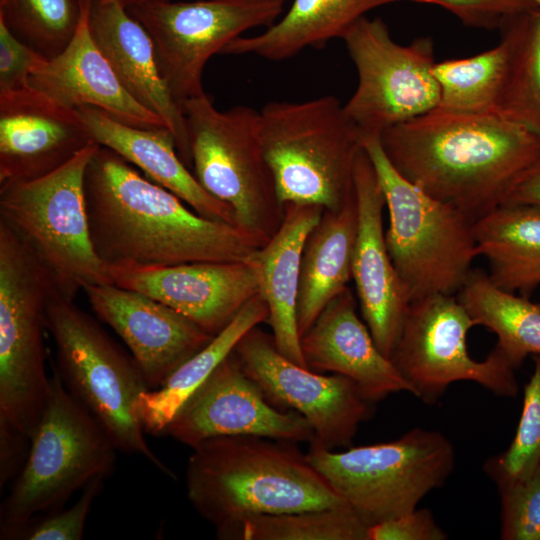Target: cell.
Returning <instances> with one entry per match:
<instances>
[{"mask_svg":"<svg viewBox=\"0 0 540 540\" xmlns=\"http://www.w3.org/2000/svg\"><path fill=\"white\" fill-rule=\"evenodd\" d=\"M84 191L91 241L107 266L246 261L266 244L201 216L100 145L87 165Z\"/></svg>","mask_w":540,"mask_h":540,"instance_id":"1","label":"cell"},{"mask_svg":"<svg viewBox=\"0 0 540 540\" xmlns=\"http://www.w3.org/2000/svg\"><path fill=\"white\" fill-rule=\"evenodd\" d=\"M394 168L431 197L476 221L499 205L540 154V137L498 113L434 109L384 130Z\"/></svg>","mask_w":540,"mask_h":540,"instance_id":"2","label":"cell"},{"mask_svg":"<svg viewBox=\"0 0 540 540\" xmlns=\"http://www.w3.org/2000/svg\"><path fill=\"white\" fill-rule=\"evenodd\" d=\"M187 498L223 535L243 520L345 506L298 443L259 436H223L192 448Z\"/></svg>","mask_w":540,"mask_h":540,"instance_id":"3","label":"cell"},{"mask_svg":"<svg viewBox=\"0 0 540 540\" xmlns=\"http://www.w3.org/2000/svg\"><path fill=\"white\" fill-rule=\"evenodd\" d=\"M259 112L262 150L281 205L342 208L355 193L363 136L339 99L272 101Z\"/></svg>","mask_w":540,"mask_h":540,"instance_id":"4","label":"cell"},{"mask_svg":"<svg viewBox=\"0 0 540 540\" xmlns=\"http://www.w3.org/2000/svg\"><path fill=\"white\" fill-rule=\"evenodd\" d=\"M117 448L69 392L53 366L46 404L27 459L0 508V539H16L34 517L64 503L114 467Z\"/></svg>","mask_w":540,"mask_h":540,"instance_id":"5","label":"cell"},{"mask_svg":"<svg viewBox=\"0 0 540 540\" xmlns=\"http://www.w3.org/2000/svg\"><path fill=\"white\" fill-rule=\"evenodd\" d=\"M382 189L389 225L387 248L410 301L456 295L479 256L475 221L404 178L387 158L378 136L363 139Z\"/></svg>","mask_w":540,"mask_h":540,"instance_id":"6","label":"cell"},{"mask_svg":"<svg viewBox=\"0 0 540 540\" xmlns=\"http://www.w3.org/2000/svg\"><path fill=\"white\" fill-rule=\"evenodd\" d=\"M97 147L92 141L45 176L0 186V223L70 299L88 285L113 284L91 241L84 191L85 171Z\"/></svg>","mask_w":540,"mask_h":540,"instance_id":"7","label":"cell"},{"mask_svg":"<svg viewBox=\"0 0 540 540\" xmlns=\"http://www.w3.org/2000/svg\"><path fill=\"white\" fill-rule=\"evenodd\" d=\"M47 332L64 385L105 430L118 451L141 456L173 473L151 450L133 404L149 386L138 364L89 314L56 292L49 301Z\"/></svg>","mask_w":540,"mask_h":540,"instance_id":"8","label":"cell"},{"mask_svg":"<svg viewBox=\"0 0 540 540\" xmlns=\"http://www.w3.org/2000/svg\"><path fill=\"white\" fill-rule=\"evenodd\" d=\"M180 106L196 179L231 208L236 226L267 243L282 223L284 206L263 154L260 112L245 105L220 111L205 93Z\"/></svg>","mask_w":540,"mask_h":540,"instance_id":"9","label":"cell"},{"mask_svg":"<svg viewBox=\"0 0 540 540\" xmlns=\"http://www.w3.org/2000/svg\"><path fill=\"white\" fill-rule=\"evenodd\" d=\"M306 456L368 526L416 509L455 466V450L447 437L423 428L341 452L310 443Z\"/></svg>","mask_w":540,"mask_h":540,"instance_id":"10","label":"cell"},{"mask_svg":"<svg viewBox=\"0 0 540 540\" xmlns=\"http://www.w3.org/2000/svg\"><path fill=\"white\" fill-rule=\"evenodd\" d=\"M56 292L46 269L0 223V421L30 440L48 395L44 331Z\"/></svg>","mask_w":540,"mask_h":540,"instance_id":"11","label":"cell"},{"mask_svg":"<svg viewBox=\"0 0 540 540\" xmlns=\"http://www.w3.org/2000/svg\"><path fill=\"white\" fill-rule=\"evenodd\" d=\"M357 72V86L344 104L363 139L437 108L439 84L431 37L397 43L379 17L359 19L342 38Z\"/></svg>","mask_w":540,"mask_h":540,"instance_id":"12","label":"cell"},{"mask_svg":"<svg viewBox=\"0 0 540 540\" xmlns=\"http://www.w3.org/2000/svg\"><path fill=\"white\" fill-rule=\"evenodd\" d=\"M474 326L456 295L410 302L390 359L414 396L434 403L457 381L475 382L498 396L517 395L516 369L497 347L483 361L470 356L467 335Z\"/></svg>","mask_w":540,"mask_h":540,"instance_id":"13","label":"cell"},{"mask_svg":"<svg viewBox=\"0 0 540 540\" xmlns=\"http://www.w3.org/2000/svg\"><path fill=\"white\" fill-rule=\"evenodd\" d=\"M283 1L155 0L128 9L149 33L160 74L172 97L183 101L204 94L208 60L255 27H269Z\"/></svg>","mask_w":540,"mask_h":540,"instance_id":"14","label":"cell"},{"mask_svg":"<svg viewBox=\"0 0 540 540\" xmlns=\"http://www.w3.org/2000/svg\"><path fill=\"white\" fill-rule=\"evenodd\" d=\"M234 353L247 375L266 398L283 410L300 413L314 432V441L327 449L351 444L374 403L350 378L324 375L285 357L272 335L258 326L237 343Z\"/></svg>","mask_w":540,"mask_h":540,"instance_id":"15","label":"cell"},{"mask_svg":"<svg viewBox=\"0 0 540 540\" xmlns=\"http://www.w3.org/2000/svg\"><path fill=\"white\" fill-rule=\"evenodd\" d=\"M164 434L191 448L223 436L298 444L314 441L308 421L294 410L274 406L247 375L234 350L182 405Z\"/></svg>","mask_w":540,"mask_h":540,"instance_id":"16","label":"cell"},{"mask_svg":"<svg viewBox=\"0 0 540 540\" xmlns=\"http://www.w3.org/2000/svg\"><path fill=\"white\" fill-rule=\"evenodd\" d=\"M108 271L113 284L162 302L212 336L260 293L259 273L251 257L233 262L108 266Z\"/></svg>","mask_w":540,"mask_h":540,"instance_id":"17","label":"cell"},{"mask_svg":"<svg viewBox=\"0 0 540 540\" xmlns=\"http://www.w3.org/2000/svg\"><path fill=\"white\" fill-rule=\"evenodd\" d=\"M83 292L97 317L126 344L150 389L160 387L214 337L142 292L115 284L88 285Z\"/></svg>","mask_w":540,"mask_h":540,"instance_id":"18","label":"cell"},{"mask_svg":"<svg viewBox=\"0 0 540 540\" xmlns=\"http://www.w3.org/2000/svg\"><path fill=\"white\" fill-rule=\"evenodd\" d=\"M354 191L357 233L352 280L363 320L378 348L390 358L411 301L387 248L385 198L364 147L355 162Z\"/></svg>","mask_w":540,"mask_h":540,"instance_id":"19","label":"cell"},{"mask_svg":"<svg viewBox=\"0 0 540 540\" xmlns=\"http://www.w3.org/2000/svg\"><path fill=\"white\" fill-rule=\"evenodd\" d=\"M92 141L77 109L31 87L0 94V186L45 176Z\"/></svg>","mask_w":540,"mask_h":540,"instance_id":"20","label":"cell"},{"mask_svg":"<svg viewBox=\"0 0 540 540\" xmlns=\"http://www.w3.org/2000/svg\"><path fill=\"white\" fill-rule=\"evenodd\" d=\"M356 298L348 287L319 314L300 345L307 367L353 380L373 403L412 386L384 355L357 314Z\"/></svg>","mask_w":540,"mask_h":540,"instance_id":"21","label":"cell"},{"mask_svg":"<svg viewBox=\"0 0 540 540\" xmlns=\"http://www.w3.org/2000/svg\"><path fill=\"white\" fill-rule=\"evenodd\" d=\"M88 24L97 47L122 86L164 121L175 138L182 161L191 166L185 117L160 74L147 30L128 9L111 1L92 0Z\"/></svg>","mask_w":540,"mask_h":540,"instance_id":"22","label":"cell"},{"mask_svg":"<svg viewBox=\"0 0 540 540\" xmlns=\"http://www.w3.org/2000/svg\"><path fill=\"white\" fill-rule=\"evenodd\" d=\"M89 8L68 45L32 73L29 87L71 109L83 106L101 109L129 126L167 127L158 115L139 104L122 86L91 35Z\"/></svg>","mask_w":540,"mask_h":540,"instance_id":"23","label":"cell"},{"mask_svg":"<svg viewBox=\"0 0 540 540\" xmlns=\"http://www.w3.org/2000/svg\"><path fill=\"white\" fill-rule=\"evenodd\" d=\"M77 111L98 145L137 166L146 177L175 194L201 216L236 225L231 208L211 196L188 170L167 127L129 126L89 106Z\"/></svg>","mask_w":540,"mask_h":540,"instance_id":"24","label":"cell"},{"mask_svg":"<svg viewBox=\"0 0 540 540\" xmlns=\"http://www.w3.org/2000/svg\"><path fill=\"white\" fill-rule=\"evenodd\" d=\"M323 212L317 205H284L280 227L251 256L259 273L260 295L268 306L266 323L274 343L285 357L303 367L307 365L297 322L301 258L306 239Z\"/></svg>","mask_w":540,"mask_h":540,"instance_id":"25","label":"cell"},{"mask_svg":"<svg viewBox=\"0 0 540 540\" xmlns=\"http://www.w3.org/2000/svg\"><path fill=\"white\" fill-rule=\"evenodd\" d=\"M404 1L417 3V0H293L281 19L257 35L234 39L221 54L286 60L306 48H320L333 39H342L372 9Z\"/></svg>","mask_w":540,"mask_h":540,"instance_id":"26","label":"cell"},{"mask_svg":"<svg viewBox=\"0 0 540 540\" xmlns=\"http://www.w3.org/2000/svg\"><path fill=\"white\" fill-rule=\"evenodd\" d=\"M356 233L354 193L339 210H324L320 221L308 235L302 252L297 300L300 337L323 309L348 288L352 279Z\"/></svg>","mask_w":540,"mask_h":540,"instance_id":"27","label":"cell"},{"mask_svg":"<svg viewBox=\"0 0 540 540\" xmlns=\"http://www.w3.org/2000/svg\"><path fill=\"white\" fill-rule=\"evenodd\" d=\"M474 231L495 285L512 293L540 286L539 206L503 203L476 220Z\"/></svg>","mask_w":540,"mask_h":540,"instance_id":"28","label":"cell"},{"mask_svg":"<svg viewBox=\"0 0 540 540\" xmlns=\"http://www.w3.org/2000/svg\"><path fill=\"white\" fill-rule=\"evenodd\" d=\"M268 318V306L260 295L252 298L235 318L200 351L182 363L156 388L139 395L133 411L145 433L163 435L182 405L235 349L240 339Z\"/></svg>","mask_w":540,"mask_h":540,"instance_id":"29","label":"cell"},{"mask_svg":"<svg viewBox=\"0 0 540 540\" xmlns=\"http://www.w3.org/2000/svg\"><path fill=\"white\" fill-rule=\"evenodd\" d=\"M456 296L476 325L496 334L495 347L516 370L528 356H540V303L498 287L473 268Z\"/></svg>","mask_w":540,"mask_h":540,"instance_id":"30","label":"cell"},{"mask_svg":"<svg viewBox=\"0 0 540 540\" xmlns=\"http://www.w3.org/2000/svg\"><path fill=\"white\" fill-rule=\"evenodd\" d=\"M499 30L509 54L497 113L540 137V10L510 16Z\"/></svg>","mask_w":540,"mask_h":540,"instance_id":"31","label":"cell"},{"mask_svg":"<svg viewBox=\"0 0 540 540\" xmlns=\"http://www.w3.org/2000/svg\"><path fill=\"white\" fill-rule=\"evenodd\" d=\"M508 45L499 43L466 58L436 62L433 74L439 84L438 110L465 114L497 113L508 67Z\"/></svg>","mask_w":540,"mask_h":540,"instance_id":"32","label":"cell"},{"mask_svg":"<svg viewBox=\"0 0 540 540\" xmlns=\"http://www.w3.org/2000/svg\"><path fill=\"white\" fill-rule=\"evenodd\" d=\"M368 528L345 505L249 517L221 540H368Z\"/></svg>","mask_w":540,"mask_h":540,"instance_id":"33","label":"cell"},{"mask_svg":"<svg viewBox=\"0 0 540 540\" xmlns=\"http://www.w3.org/2000/svg\"><path fill=\"white\" fill-rule=\"evenodd\" d=\"M87 8L80 0H0V18L20 40L50 59L68 45Z\"/></svg>","mask_w":540,"mask_h":540,"instance_id":"34","label":"cell"},{"mask_svg":"<svg viewBox=\"0 0 540 540\" xmlns=\"http://www.w3.org/2000/svg\"><path fill=\"white\" fill-rule=\"evenodd\" d=\"M533 359L515 435L506 451L485 464L496 484L524 478L540 466V356Z\"/></svg>","mask_w":540,"mask_h":540,"instance_id":"35","label":"cell"},{"mask_svg":"<svg viewBox=\"0 0 540 540\" xmlns=\"http://www.w3.org/2000/svg\"><path fill=\"white\" fill-rule=\"evenodd\" d=\"M501 539L540 540V466L528 476L497 484Z\"/></svg>","mask_w":540,"mask_h":540,"instance_id":"36","label":"cell"},{"mask_svg":"<svg viewBox=\"0 0 540 540\" xmlns=\"http://www.w3.org/2000/svg\"><path fill=\"white\" fill-rule=\"evenodd\" d=\"M105 477L89 482L77 501L69 508H62L38 515L29 521L18 534L21 540H81L92 505L100 494Z\"/></svg>","mask_w":540,"mask_h":540,"instance_id":"37","label":"cell"},{"mask_svg":"<svg viewBox=\"0 0 540 540\" xmlns=\"http://www.w3.org/2000/svg\"><path fill=\"white\" fill-rule=\"evenodd\" d=\"M417 3L440 6L463 25L487 30L499 29L510 16L539 9L532 0H417Z\"/></svg>","mask_w":540,"mask_h":540,"instance_id":"38","label":"cell"},{"mask_svg":"<svg viewBox=\"0 0 540 540\" xmlns=\"http://www.w3.org/2000/svg\"><path fill=\"white\" fill-rule=\"evenodd\" d=\"M47 59L0 18V94L28 88L30 76Z\"/></svg>","mask_w":540,"mask_h":540,"instance_id":"39","label":"cell"},{"mask_svg":"<svg viewBox=\"0 0 540 540\" xmlns=\"http://www.w3.org/2000/svg\"><path fill=\"white\" fill-rule=\"evenodd\" d=\"M447 534L428 509H414L375 523L368 528V540H444Z\"/></svg>","mask_w":540,"mask_h":540,"instance_id":"40","label":"cell"},{"mask_svg":"<svg viewBox=\"0 0 540 540\" xmlns=\"http://www.w3.org/2000/svg\"><path fill=\"white\" fill-rule=\"evenodd\" d=\"M30 439L0 421V488L13 482L22 469L30 448Z\"/></svg>","mask_w":540,"mask_h":540,"instance_id":"41","label":"cell"},{"mask_svg":"<svg viewBox=\"0 0 540 540\" xmlns=\"http://www.w3.org/2000/svg\"><path fill=\"white\" fill-rule=\"evenodd\" d=\"M503 203L529 204L540 207V154L517 177Z\"/></svg>","mask_w":540,"mask_h":540,"instance_id":"42","label":"cell"},{"mask_svg":"<svg viewBox=\"0 0 540 540\" xmlns=\"http://www.w3.org/2000/svg\"><path fill=\"white\" fill-rule=\"evenodd\" d=\"M99 1L116 2L119 5L123 6L124 8L129 9L131 7L141 5V4H144V3H148V2H152V1H155V0H99Z\"/></svg>","mask_w":540,"mask_h":540,"instance_id":"43","label":"cell"},{"mask_svg":"<svg viewBox=\"0 0 540 540\" xmlns=\"http://www.w3.org/2000/svg\"><path fill=\"white\" fill-rule=\"evenodd\" d=\"M80 1L82 3L83 7L87 8V7L90 6L92 0H80Z\"/></svg>","mask_w":540,"mask_h":540,"instance_id":"44","label":"cell"},{"mask_svg":"<svg viewBox=\"0 0 540 540\" xmlns=\"http://www.w3.org/2000/svg\"><path fill=\"white\" fill-rule=\"evenodd\" d=\"M245 1H255V2L283 1V2H285V0H245Z\"/></svg>","mask_w":540,"mask_h":540,"instance_id":"45","label":"cell"},{"mask_svg":"<svg viewBox=\"0 0 540 540\" xmlns=\"http://www.w3.org/2000/svg\"><path fill=\"white\" fill-rule=\"evenodd\" d=\"M540 10V0H532Z\"/></svg>","mask_w":540,"mask_h":540,"instance_id":"46","label":"cell"},{"mask_svg":"<svg viewBox=\"0 0 540 540\" xmlns=\"http://www.w3.org/2000/svg\"><path fill=\"white\" fill-rule=\"evenodd\" d=\"M540 303V302H539Z\"/></svg>","mask_w":540,"mask_h":540,"instance_id":"47","label":"cell"}]
</instances>
